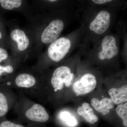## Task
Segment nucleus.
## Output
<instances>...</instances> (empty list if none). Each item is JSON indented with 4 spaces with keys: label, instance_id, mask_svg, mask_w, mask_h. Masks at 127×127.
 I'll use <instances>...</instances> for the list:
<instances>
[{
    "label": "nucleus",
    "instance_id": "f257e3e1",
    "mask_svg": "<svg viewBox=\"0 0 127 127\" xmlns=\"http://www.w3.org/2000/svg\"><path fill=\"white\" fill-rule=\"evenodd\" d=\"M44 82V72L37 71L32 68L16 72L1 81L0 85L11 89H15L45 102Z\"/></svg>",
    "mask_w": 127,
    "mask_h": 127
},
{
    "label": "nucleus",
    "instance_id": "f03ea898",
    "mask_svg": "<svg viewBox=\"0 0 127 127\" xmlns=\"http://www.w3.org/2000/svg\"><path fill=\"white\" fill-rule=\"evenodd\" d=\"M18 92V100L13 109L18 119L40 124L49 120L50 115L43 106L31 100L22 92Z\"/></svg>",
    "mask_w": 127,
    "mask_h": 127
},
{
    "label": "nucleus",
    "instance_id": "7ed1b4c3",
    "mask_svg": "<svg viewBox=\"0 0 127 127\" xmlns=\"http://www.w3.org/2000/svg\"><path fill=\"white\" fill-rule=\"evenodd\" d=\"M71 46V41L67 37L58 38L50 43L48 48L46 52L48 58L52 62H60L69 52Z\"/></svg>",
    "mask_w": 127,
    "mask_h": 127
},
{
    "label": "nucleus",
    "instance_id": "20e7f679",
    "mask_svg": "<svg viewBox=\"0 0 127 127\" xmlns=\"http://www.w3.org/2000/svg\"><path fill=\"white\" fill-rule=\"evenodd\" d=\"M12 43L15 51L20 55L26 53L31 46V41L26 32L19 27H15L11 30L7 43Z\"/></svg>",
    "mask_w": 127,
    "mask_h": 127
},
{
    "label": "nucleus",
    "instance_id": "39448f33",
    "mask_svg": "<svg viewBox=\"0 0 127 127\" xmlns=\"http://www.w3.org/2000/svg\"><path fill=\"white\" fill-rule=\"evenodd\" d=\"M18 95L12 89L0 85V120L6 118L7 113L14 109Z\"/></svg>",
    "mask_w": 127,
    "mask_h": 127
},
{
    "label": "nucleus",
    "instance_id": "423d86ee",
    "mask_svg": "<svg viewBox=\"0 0 127 127\" xmlns=\"http://www.w3.org/2000/svg\"><path fill=\"white\" fill-rule=\"evenodd\" d=\"M64 27L63 22L60 19H55L52 21L41 33V42L45 44L52 43L58 39Z\"/></svg>",
    "mask_w": 127,
    "mask_h": 127
},
{
    "label": "nucleus",
    "instance_id": "0eeeda50",
    "mask_svg": "<svg viewBox=\"0 0 127 127\" xmlns=\"http://www.w3.org/2000/svg\"><path fill=\"white\" fill-rule=\"evenodd\" d=\"M96 84L97 80L95 76L91 73H86L74 83L73 90L77 95H86L94 90Z\"/></svg>",
    "mask_w": 127,
    "mask_h": 127
},
{
    "label": "nucleus",
    "instance_id": "6e6552de",
    "mask_svg": "<svg viewBox=\"0 0 127 127\" xmlns=\"http://www.w3.org/2000/svg\"><path fill=\"white\" fill-rule=\"evenodd\" d=\"M102 51L98 54V57L101 60L110 59L116 56L118 53L119 49L116 45L115 37L112 35L106 36L101 43Z\"/></svg>",
    "mask_w": 127,
    "mask_h": 127
},
{
    "label": "nucleus",
    "instance_id": "1a4fd4ad",
    "mask_svg": "<svg viewBox=\"0 0 127 127\" xmlns=\"http://www.w3.org/2000/svg\"><path fill=\"white\" fill-rule=\"evenodd\" d=\"M111 23V15L108 11L103 10L98 14L91 22L89 28L96 34H101L109 28Z\"/></svg>",
    "mask_w": 127,
    "mask_h": 127
},
{
    "label": "nucleus",
    "instance_id": "9d476101",
    "mask_svg": "<svg viewBox=\"0 0 127 127\" xmlns=\"http://www.w3.org/2000/svg\"><path fill=\"white\" fill-rule=\"evenodd\" d=\"M21 61L12 58L0 63V82L14 74L20 65Z\"/></svg>",
    "mask_w": 127,
    "mask_h": 127
},
{
    "label": "nucleus",
    "instance_id": "9b49d317",
    "mask_svg": "<svg viewBox=\"0 0 127 127\" xmlns=\"http://www.w3.org/2000/svg\"><path fill=\"white\" fill-rule=\"evenodd\" d=\"M108 94L114 104L119 105L127 102V85H124L119 88L110 89Z\"/></svg>",
    "mask_w": 127,
    "mask_h": 127
},
{
    "label": "nucleus",
    "instance_id": "f8f14e48",
    "mask_svg": "<svg viewBox=\"0 0 127 127\" xmlns=\"http://www.w3.org/2000/svg\"><path fill=\"white\" fill-rule=\"evenodd\" d=\"M91 105L96 111L105 115L113 108L114 103L110 98H103L101 100L93 98L91 100Z\"/></svg>",
    "mask_w": 127,
    "mask_h": 127
},
{
    "label": "nucleus",
    "instance_id": "ddd939ff",
    "mask_svg": "<svg viewBox=\"0 0 127 127\" xmlns=\"http://www.w3.org/2000/svg\"><path fill=\"white\" fill-rule=\"evenodd\" d=\"M77 111L78 115L90 124H94L98 121V117L95 115L93 109L88 103H83L81 106L78 108Z\"/></svg>",
    "mask_w": 127,
    "mask_h": 127
},
{
    "label": "nucleus",
    "instance_id": "4468645a",
    "mask_svg": "<svg viewBox=\"0 0 127 127\" xmlns=\"http://www.w3.org/2000/svg\"><path fill=\"white\" fill-rule=\"evenodd\" d=\"M57 117L59 121L69 127H75L77 124L76 119L67 111H60L57 114Z\"/></svg>",
    "mask_w": 127,
    "mask_h": 127
},
{
    "label": "nucleus",
    "instance_id": "2eb2a0df",
    "mask_svg": "<svg viewBox=\"0 0 127 127\" xmlns=\"http://www.w3.org/2000/svg\"><path fill=\"white\" fill-rule=\"evenodd\" d=\"M116 113L122 120L124 127H127V103L119 104L116 107Z\"/></svg>",
    "mask_w": 127,
    "mask_h": 127
},
{
    "label": "nucleus",
    "instance_id": "dca6fc26",
    "mask_svg": "<svg viewBox=\"0 0 127 127\" xmlns=\"http://www.w3.org/2000/svg\"><path fill=\"white\" fill-rule=\"evenodd\" d=\"M7 37L6 35L4 24L0 15V46L5 47L7 45Z\"/></svg>",
    "mask_w": 127,
    "mask_h": 127
},
{
    "label": "nucleus",
    "instance_id": "f3484780",
    "mask_svg": "<svg viewBox=\"0 0 127 127\" xmlns=\"http://www.w3.org/2000/svg\"><path fill=\"white\" fill-rule=\"evenodd\" d=\"M0 127H26L20 124L16 123L6 118L0 120Z\"/></svg>",
    "mask_w": 127,
    "mask_h": 127
},
{
    "label": "nucleus",
    "instance_id": "a211bd4d",
    "mask_svg": "<svg viewBox=\"0 0 127 127\" xmlns=\"http://www.w3.org/2000/svg\"><path fill=\"white\" fill-rule=\"evenodd\" d=\"M5 47L0 46V63L11 59Z\"/></svg>",
    "mask_w": 127,
    "mask_h": 127
},
{
    "label": "nucleus",
    "instance_id": "6ab92c4d",
    "mask_svg": "<svg viewBox=\"0 0 127 127\" xmlns=\"http://www.w3.org/2000/svg\"><path fill=\"white\" fill-rule=\"evenodd\" d=\"M92 1L97 4H102L112 1L111 0H93Z\"/></svg>",
    "mask_w": 127,
    "mask_h": 127
},
{
    "label": "nucleus",
    "instance_id": "aec40b11",
    "mask_svg": "<svg viewBox=\"0 0 127 127\" xmlns=\"http://www.w3.org/2000/svg\"><path fill=\"white\" fill-rule=\"evenodd\" d=\"M50 1V2H55V1H57V0H49L48 1Z\"/></svg>",
    "mask_w": 127,
    "mask_h": 127
}]
</instances>
